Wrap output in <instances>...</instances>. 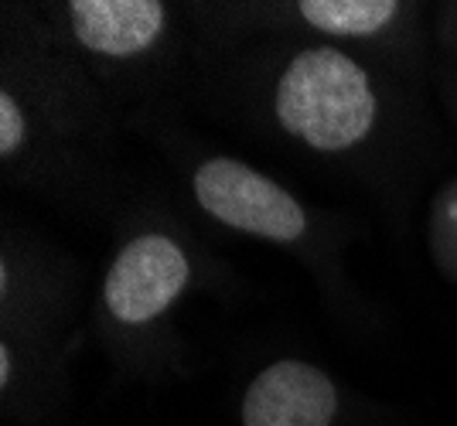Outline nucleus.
I'll list each match as a JSON object with an SVG mask.
<instances>
[{"mask_svg": "<svg viewBox=\"0 0 457 426\" xmlns=\"http://www.w3.org/2000/svg\"><path fill=\"white\" fill-rule=\"evenodd\" d=\"M273 113L290 136L335 154L372 134L379 119V93L365 65L338 48L314 45L290 55L280 69Z\"/></svg>", "mask_w": 457, "mask_h": 426, "instance_id": "nucleus-1", "label": "nucleus"}, {"mask_svg": "<svg viewBox=\"0 0 457 426\" xmlns=\"http://www.w3.org/2000/svg\"><path fill=\"white\" fill-rule=\"evenodd\" d=\"M195 201L205 215L236 233L267 242H297L307 235L304 205L273 177L236 157H209L191 177Z\"/></svg>", "mask_w": 457, "mask_h": 426, "instance_id": "nucleus-2", "label": "nucleus"}, {"mask_svg": "<svg viewBox=\"0 0 457 426\" xmlns=\"http://www.w3.org/2000/svg\"><path fill=\"white\" fill-rule=\"evenodd\" d=\"M191 283V259L168 233H140L123 242L103 283V304L116 324H154Z\"/></svg>", "mask_w": 457, "mask_h": 426, "instance_id": "nucleus-3", "label": "nucleus"}, {"mask_svg": "<svg viewBox=\"0 0 457 426\" xmlns=\"http://www.w3.org/2000/svg\"><path fill=\"white\" fill-rule=\"evenodd\" d=\"M335 413L338 389L297 358L267 365L243 396V426H331Z\"/></svg>", "mask_w": 457, "mask_h": 426, "instance_id": "nucleus-4", "label": "nucleus"}, {"mask_svg": "<svg viewBox=\"0 0 457 426\" xmlns=\"http://www.w3.org/2000/svg\"><path fill=\"white\" fill-rule=\"evenodd\" d=\"M69 24L82 48L106 59H130L154 48L168 28V7L154 0H76Z\"/></svg>", "mask_w": 457, "mask_h": 426, "instance_id": "nucleus-5", "label": "nucleus"}, {"mask_svg": "<svg viewBox=\"0 0 457 426\" xmlns=\"http://www.w3.org/2000/svg\"><path fill=\"white\" fill-rule=\"evenodd\" d=\"M297 18L331 38H372L403 14L393 0H301Z\"/></svg>", "mask_w": 457, "mask_h": 426, "instance_id": "nucleus-6", "label": "nucleus"}, {"mask_svg": "<svg viewBox=\"0 0 457 426\" xmlns=\"http://www.w3.org/2000/svg\"><path fill=\"white\" fill-rule=\"evenodd\" d=\"M28 140V119H24V110L18 106L14 93H4L0 96V154L11 157L18 154Z\"/></svg>", "mask_w": 457, "mask_h": 426, "instance_id": "nucleus-7", "label": "nucleus"}]
</instances>
